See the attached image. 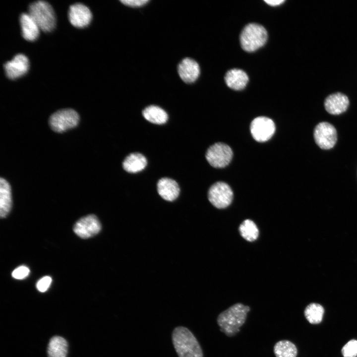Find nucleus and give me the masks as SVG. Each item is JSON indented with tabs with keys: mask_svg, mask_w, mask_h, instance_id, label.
I'll list each match as a JSON object with an SVG mask.
<instances>
[{
	"mask_svg": "<svg viewBox=\"0 0 357 357\" xmlns=\"http://www.w3.org/2000/svg\"><path fill=\"white\" fill-rule=\"evenodd\" d=\"M250 310L249 306L241 303H235L224 310L217 318L220 330L229 337L236 336L245 323Z\"/></svg>",
	"mask_w": 357,
	"mask_h": 357,
	"instance_id": "nucleus-1",
	"label": "nucleus"
},
{
	"mask_svg": "<svg viewBox=\"0 0 357 357\" xmlns=\"http://www.w3.org/2000/svg\"><path fill=\"white\" fill-rule=\"evenodd\" d=\"M172 339L178 357H203L199 343L187 328L182 326L175 328L172 332Z\"/></svg>",
	"mask_w": 357,
	"mask_h": 357,
	"instance_id": "nucleus-2",
	"label": "nucleus"
},
{
	"mask_svg": "<svg viewBox=\"0 0 357 357\" xmlns=\"http://www.w3.org/2000/svg\"><path fill=\"white\" fill-rule=\"evenodd\" d=\"M28 14L44 32H50L56 25V16L53 7L48 2L38 0L31 3Z\"/></svg>",
	"mask_w": 357,
	"mask_h": 357,
	"instance_id": "nucleus-3",
	"label": "nucleus"
},
{
	"mask_svg": "<svg viewBox=\"0 0 357 357\" xmlns=\"http://www.w3.org/2000/svg\"><path fill=\"white\" fill-rule=\"evenodd\" d=\"M267 36V31L263 26L257 23L248 24L240 35L241 46L245 51H255L266 43Z\"/></svg>",
	"mask_w": 357,
	"mask_h": 357,
	"instance_id": "nucleus-4",
	"label": "nucleus"
},
{
	"mask_svg": "<svg viewBox=\"0 0 357 357\" xmlns=\"http://www.w3.org/2000/svg\"><path fill=\"white\" fill-rule=\"evenodd\" d=\"M79 121V115L75 110L63 109L53 114L49 118V122L53 131L62 133L76 127Z\"/></svg>",
	"mask_w": 357,
	"mask_h": 357,
	"instance_id": "nucleus-5",
	"label": "nucleus"
},
{
	"mask_svg": "<svg viewBox=\"0 0 357 357\" xmlns=\"http://www.w3.org/2000/svg\"><path fill=\"white\" fill-rule=\"evenodd\" d=\"M313 138L320 148L329 150L332 148L337 141V130L330 123L320 122L314 128Z\"/></svg>",
	"mask_w": 357,
	"mask_h": 357,
	"instance_id": "nucleus-6",
	"label": "nucleus"
},
{
	"mask_svg": "<svg viewBox=\"0 0 357 357\" xmlns=\"http://www.w3.org/2000/svg\"><path fill=\"white\" fill-rule=\"evenodd\" d=\"M233 155L232 150L229 146L219 142L214 144L208 149L206 158L212 167L222 168L229 165Z\"/></svg>",
	"mask_w": 357,
	"mask_h": 357,
	"instance_id": "nucleus-7",
	"label": "nucleus"
},
{
	"mask_svg": "<svg viewBox=\"0 0 357 357\" xmlns=\"http://www.w3.org/2000/svg\"><path fill=\"white\" fill-rule=\"evenodd\" d=\"M208 197L209 201L215 207L223 209L231 203L233 198V192L227 183L219 181L210 187Z\"/></svg>",
	"mask_w": 357,
	"mask_h": 357,
	"instance_id": "nucleus-8",
	"label": "nucleus"
},
{
	"mask_svg": "<svg viewBox=\"0 0 357 357\" xmlns=\"http://www.w3.org/2000/svg\"><path fill=\"white\" fill-rule=\"evenodd\" d=\"M250 128L253 138L260 142L269 140L275 131L273 121L265 117H258L254 119L251 123Z\"/></svg>",
	"mask_w": 357,
	"mask_h": 357,
	"instance_id": "nucleus-9",
	"label": "nucleus"
},
{
	"mask_svg": "<svg viewBox=\"0 0 357 357\" xmlns=\"http://www.w3.org/2000/svg\"><path fill=\"white\" fill-rule=\"evenodd\" d=\"M101 229V225L95 215H89L79 219L73 227V231L78 237L88 238L97 235Z\"/></svg>",
	"mask_w": 357,
	"mask_h": 357,
	"instance_id": "nucleus-10",
	"label": "nucleus"
},
{
	"mask_svg": "<svg viewBox=\"0 0 357 357\" xmlns=\"http://www.w3.org/2000/svg\"><path fill=\"white\" fill-rule=\"evenodd\" d=\"M68 15L70 23L77 28L86 27L90 23L92 17L89 8L81 3L71 5L69 8Z\"/></svg>",
	"mask_w": 357,
	"mask_h": 357,
	"instance_id": "nucleus-11",
	"label": "nucleus"
},
{
	"mask_svg": "<svg viewBox=\"0 0 357 357\" xmlns=\"http://www.w3.org/2000/svg\"><path fill=\"white\" fill-rule=\"evenodd\" d=\"M29 67V60L23 54L15 55L10 61L4 64L7 77L10 79L19 78L27 73Z\"/></svg>",
	"mask_w": 357,
	"mask_h": 357,
	"instance_id": "nucleus-12",
	"label": "nucleus"
},
{
	"mask_svg": "<svg viewBox=\"0 0 357 357\" xmlns=\"http://www.w3.org/2000/svg\"><path fill=\"white\" fill-rule=\"evenodd\" d=\"M350 104L348 97L341 92L330 94L325 99V110L330 114L338 115L345 112Z\"/></svg>",
	"mask_w": 357,
	"mask_h": 357,
	"instance_id": "nucleus-13",
	"label": "nucleus"
},
{
	"mask_svg": "<svg viewBox=\"0 0 357 357\" xmlns=\"http://www.w3.org/2000/svg\"><path fill=\"white\" fill-rule=\"evenodd\" d=\"M178 71L179 77L184 82L191 83L198 78L200 68L198 63L195 60L186 58L178 64Z\"/></svg>",
	"mask_w": 357,
	"mask_h": 357,
	"instance_id": "nucleus-14",
	"label": "nucleus"
},
{
	"mask_svg": "<svg viewBox=\"0 0 357 357\" xmlns=\"http://www.w3.org/2000/svg\"><path fill=\"white\" fill-rule=\"evenodd\" d=\"M157 186L159 194L167 201H174L179 195L178 185L172 178H163L158 181Z\"/></svg>",
	"mask_w": 357,
	"mask_h": 357,
	"instance_id": "nucleus-15",
	"label": "nucleus"
},
{
	"mask_svg": "<svg viewBox=\"0 0 357 357\" xmlns=\"http://www.w3.org/2000/svg\"><path fill=\"white\" fill-rule=\"evenodd\" d=\"M19 20L23 37L29 41L37 39L39 35L40 29L28 13H22Z\"/></svg>",
	"mask_w": 357,
	"mask_h": 357,
	"instance_id": "nucleus-16",
	"label": "nucleus"
},
{
	"mask_svg": "<svg viewBox=\"0 0 357 357\" xmlns=\"http://www.w3.org/2000/svg\"><path fill=\"white\" fill-rule=\"evenodd\" d=\"M225 80L226 84L230 88L235 90H241L247 85L248 77L243 70L233 68L226 73Z\"/></svg>",
	"mask_w": 357,
	"mask_h": 357,
	"instance_id": "nucleus-17",
	"label": "nucleus"
},
{
	"mask_svg": "<svg viewBox=\"0 0 357 357\" xmlns=\"http://www.w3.org/2000/svg\"><path fill=\"white\" fill-rule=\"evenodd\" d=\"M12 206L11 187L4 178H0V216L5 217L10 212Z\"/></svg>",
	"mask_w": 357,
	"mask_h": 357,
	"instance_id": "nucleus-18",
	"label": "nucleus"
},
{
	"mask_svg": "<svg viewBox=\"0 0 357 357\" xmlns=\"http://www.w3.org/2000/svg\"><path fill=\"white\" fill-rule=\"evenodd\" d=\"M147 165L146 158L139 153L129 154L122 163L123 169L130 173H136L142 171Z\"/></svg>",
	"mask_w": 357,
	"mask_h": 357,
	"instance_id": "nucleus-19",
	"label": "nucleus"
},
{
	"mask_svg": "<svg viewBox=\"0 0 357 357\" xmlns=\"http://www.w3.org/2000/svg\"><path fill=\"white\" fill-rule=\"evenodd\" d=\"M142 115L147 120L157 124L166 123L168 119L167 113L161 108L155 105L145 108L142 111Z\"/></svg>",
	"mask_w": 357,
	"mask_h": 357,
	"instance_id": "nucleus-20",
	"label": "nucleus"
},
{
	"mask_svg": "<svg viewBox=\"0 0 357 357\" xmlns=\"http://www.w3.org/2000/svg\"><path fill=\"white\" fill-rule=\"evenodd\" d=\"M67 343L62 337L55 336L50 340L48 347L49 357H66Z\"/></svg>",
	"mask_w": 357,
	"mask_h": 357,
	"instance_id": "nucleus-21",
	"label": "nucleus"
},
{
	"mask_svg": "<svg viewBox=\"0 0 357 357\" xmlns=\"http://www.w3.org/2000/svg\"><path fill=\"white\" fill-rule=\"evenodd\" d=\"M273 352L276 357H297L298 349L292 342L282 340L274 346Z\"/></svg>",
	"mask_w": 357,
	"mask_h": 357,
	"instance_id": "nucleus-22",
	"label": "nucleus"
},
{
	"mask_svg": "<svg viewBox=\"0 0 357 357\" xmlns=\"http://www.w3.org/2000/svg\"><path fill=\"white\" fill-rule=\"evenodd\" d=\"M324 310L322 305L311 303L304 309V314L307 320L311 324H317L322 320Z\"/></svg>",
	"mask_w": 357,
	"mask_h": 357,
	"instance_id": "nucleus-23",
	"label": "nucleus"
},
{
	"mask_svg": "<svg viewBox=\"0 0 357 357\" xmlns=\"http://www.w3.org/2000/svg\"><path fill=\"white\" fill-rule=\"evenodd\" d=\"M241 237L248 241L255 240L259 235L258 229L255 224L249 219L243 221L239 227Z\"/></svg>",
	"mask_w": 357,
	"mask_h": 357,
	"instance_id": "nucleus-24",
	"label": "nucleus"
},
{
	"mask_svg": "<svg viewBox=\"0 0 357 357\" xmlns=\"http://www.w3.org/2000/svg\"><path fill=\"white\" fill-rule=\"evenodd\" d=\"M344 357H357V341L351 340L344 345L342 349Z\"/></svg>",
	"mask_w": 357,
	"mask_h": 357,
	"instance_id": "nucleus-25",
	"label": "nucleus"
},
{
	"mask_svg": "<svg viewBox=\"0 0 357 357\" xmlns=\"http://www.w3.org/2000/svg\"><path fill=\"white\" fill-rule=\"evenodd\" d=\"M30 273L29 269L25 266H21L13 270L12 276L16 279H23L27 277Z\"/></svg>",
	"mask_w": 357,
	"mask_h": 357,
	"instance_id": "nucleus-26",
	"label": "nucleus"
},
{
	"mask_svg": "<svg viewBox=\"0 0 357 357\" xmlns=\"http://www.w3.org/2000/svg\"><path fill=\"white\" fill-rule=\"evenodd\" d=\"M52 279L49 276H45L40 279L36 284L37 289L40 292H46L51 285Z\"/></svg>",
	"mask_w": 357,
	"mask_h": 357,
	"instance_id": "nucleus-27",
	"label": "nucleus"
},
{
	"mask_svg": "<svg viewBox=\"0 0 357 357\" xmlns=\"http://www.w3.org/2000/svg\"><path fill=\"white\" fill-rule=\"evenodd\" d=\"M123 4L132 7H138L145 4L149 1L148 0H122L120 1Z\"/></svg>",
	"mask_w": 357,
	"mask_h": 357,
	"instance_id": "nucleus-28",
	"label": "nucleus"
},
{
	"mask_svg": "<svg viewBox=\"0 0 357 357\" xmlns=\"http://www.w3.org/2000/svg\"><path fill=\"white\" fill-rule=\"evenodd\" d=\"M264 1L271 6H277L285 2L284 0H265Z\"/></svg>",
	"mask_w": 357,
	"mask_h": 357,
	"instance_id": "nucleus-29",
	"label": "nucleus"
}]
</instances>
